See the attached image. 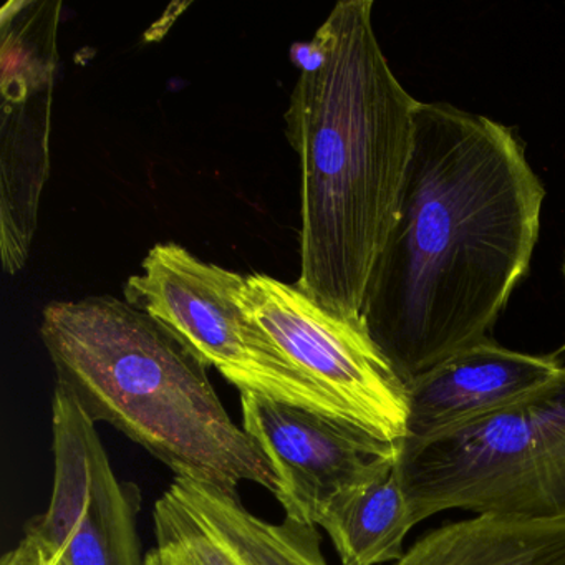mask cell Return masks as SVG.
Segmentation results:
<instances>
[{"instance_id":"obj_1","label":"cell","mask_w":565,"mask_h":565,"mask_svg":"<svg viewBox=\"0 0 565 565\" xmlns=\"http://www.w3.org/2000/svg\"><path fill=\"white\" fill-rule=\"evenodd\" d=\"M544 200L511 128L418 102L398 211L363 307L370 333L406 385L491 339L527 276Z\"/></svg>"},{"instance_id":"obj_2","label":"cell","mask_w":565,"mask_h":565,"mask_svg":"<svg viewBox=\"0 0 565 565\" xmlns=\"http://www.w3.org/2000/svg\"><path fill=\"white\" fill-rule=\"evenodd\" d=\"M372 14V0L332 9L307 47L286 114L300 163L296 286L355 319L395 223L419 102L393 74Z\"/></svg>"},{"instance_id":"obj_3","label":"cell","mask_w":565,"mask_h":565,"mask_svg":"<svg viewBox=\"0 0 565 565\" xmlns=\"http://www.w3.org/2000/svg\"><path fill=\"white\" fill-rule=\"evenodd\" d=\"M41 337L58 385L88 418L124 433L174 478L276 492L273 466L224 408L207 366L143 310L111 296L52 302Z\"/></svg>"},{"instance_id":"obj_4","label":"cell","mask_w":565,"mask_h":565,"mask_svg":"<svg viewBox=\"0 0 565 565\" xmlns=\"http://www.w3.org/2000/svg\"><path fill=\"white\" fill-rule=\"evenodd\" d=\"M413 522L449 509L565 519V366L531 395L423 443H399Z\"/></svg>"},{"instance_id":"obj_5","label":"cell","mask_w":565,"mask_h":565,"mask_svg":"<svg viewBox=\"0 0 565 565\" xmlns=\"http://www.w3.org/2000/svg\"><path fill=\"white\" fill-rule=\"evenodd\" d=\"M244 280L243 274L204 263L180 244L161 243L125 284V300L163 323L203 365L217 370L241 393L349 423L339 405L247 316L239 302Z\"/></svg>"},{"instance_id":"obj_6","label":"cell","mask_w":565,"mask_h":565,"mask_svg":"<svg viewBox=\"0 0 565 565\" xmlns=\"http://www.w3.org/2000/svg\"><path fill=\"white\" fill-rule=\"evenodd\" d=\"M239 302L289 362L339 405L350 425L393 445L405 439L408 385L365 319L332 312L296 284L267 274L246 276Z\"/></svg>"},{"instance_id":"obj_7","label":"cell","mask_w":565,"mask_h":565,"mask_svg":"<svg viewBox=\"0 0 565 565\" xmlns=\"http://www.w3.org/2000/svg\"><path fill=\"white\" fill-rule=\"evenodd\" d=\"M61 2H6L0 11V253L21 273L51 173V125Z\"/></svg>"},{"instance_id":"obj_8","label":"cell","mask_w":565,"mask_h":565,"mask_svg":"<svg viewBox=\"0 0 565 565\" xmlns=\"http://www.w3.org/2000/svg\"><path fill=\"white\" fill-rule=\"evenodd\" d=\"M55 478L49 508L25 524L65 565H145L141 491L120 481L95 423L65 386L52 399Z\"/></svg>"},{"instance_id":"obj_9","label":"cell","mask_w":565,"mask_h":565,"mask_svg":"<svg viewBox=\"0 0 565 565\" xmlns=\"http://www.w3.org/2000/svg\"><path fill=\"white\" fill-rule=\"evenodd\" d=\"M243 428L273 466L286 518L317 525L340 492L365 481L398 455V445L322 413L241 393Z\"/></svg>"},{"instance_id":"obj_10","label":"cell","mask_w":565,"mask_h":565,"mask_svg":"<svg viewBox=\"0 0 565 565\" xmlns=\"http://www.w3.org/2000/svg\"><path fill=\"white\" fill-rule=\"evenodd\" d=\"M153 521L157 547L186 565H329L317 525L264 521L233 489L174 478Z\"/></svg>"},{"instance_id":"obj_11","label":"cell","mask_w":565,"mask_h":565,"mask_svg":"<svg viewBox=\"0 0 565 565\" xmlns=\"http://www.w3.org/2000/svg\"><path fill=\"white\" fill-rule=\"evenodd\" d=\"M565 365L492 339L461 350L408 383V422L402 443H423L491 415L542 388Z\"/></svg>"},{"instance_id":"obj_12","label":"cell","mask_w":565,"mask_h":565,"mask_svg":"<svg viewBox=\"0 0 565 565\" xmlns=\"http://www.w3.org/2000/svg\"><path fill=\"white\" fill-rule=\"evenodd\" d=\"M395 565H565V519L478 514L429 532Z\"/></svg>"},{"instance_id":"obj_13","label":"cell","mask_w":565,"mask_h":565,"mask_svg":"<svg viewBox=\"0 0 565 565\" xmlns=\"http://www.w3.org/2000/svg\"><path fill=\"white\" fill-rule=\"evenodd\" d=\"M396 456L320 512L317 525L329 534L343 565H379L405 555L403 542L415 522L396 472Z\"/></svg>"},{"instance_id":"obj_14","label":"cell","mask_w":565,"mask_h":565,"mask_svg":"<svg viewBox=\"0 0 565 565\" xmlns=\"http://www.w3.org/2000/svg\"><path fill=\"white\" fill-rule=\"evenodd\" d=\"M145 565H186L173 552L164 551V548L154 547L145 558Z\"/></svg>"},{"instance_id":"obj_15","label":"cell","mask_w":565,"mask_h":565,"mask_svg":"<svg viewBox=\"0 0 565 565\" xmlns=\"http://www.w3.org/2000/svg\"><path fill=\"white\" fill-rule=\"evenodd\" d=\"M562 273H564V280H565V260H564V266H562Z\"/></svg>"}]
</instances>
